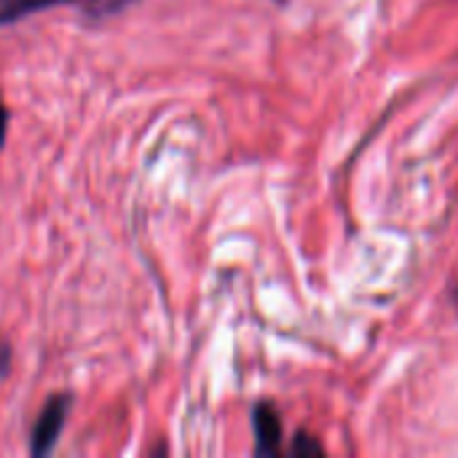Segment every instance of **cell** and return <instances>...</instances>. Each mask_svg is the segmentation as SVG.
<instances>
[{
	"mask_svg": "<svg viewBox=\"0 0 458 458\" xmlns=\"http://www.w3.org/2000/svg\"><path fill=\"white\" fill-rule=\"evenodd\" d=\"M290 454H293V456H322L325 451H322V445H319L314 437H309L306 432H298V437L293 440Z\"/></svg>",
	"mask_w": 458,
	"mask_h": 458,
	"instance_id": "cell-4",
	"label": "cell"
},
{
	"mask_svg": "<svg viewBox=\"0 0 458 458\" xmlns=\"http://www.w3.org/2000/svg\"><path fill=\"white\" fill-rule=\"evenodd\" d=\"M56 3H70V0H0V24L19 21L35 11H43Z\"/></svg>",
	"mask_w": 458,
	"mask_h": 458,
	"instance_id": "cell-3",
	"label": "cell"
},
{
	"mask_svg": "<svg viewBox=\"0 0 458 458\" xmlns=\"http://www.w3.org/2000/svg\"><path fill=\"white\" fill-rule=\"evenodd\" d=\"M5 129H8V110H5V102L0 97V148L5 142Z\"/></svg>",
	"mask_w": 458,
	"mask_h": 458,
	"instance_id": "cell-5",
	"label": "cell"
},
{
	"mask_svg": "<svg viewBox=\"0 0 458 458\" xmlns=\"http://www.w3.org/2000/svg\"><path fill=\"white\" fill-rule=\"evenodd\" d=\"M67 411H70V397L67 394H54L43 405V411H40V416H38V421L32 427V448H30L32 456H46L56 445L59 432H62V427L67 421Z\"/></svg>",
	"mask_w": 458,
	"mask_h": 458,
	"instance_id": "cell-1",
	"label": "cell"
},
{
	"mask_svg": "<svg viewBox=\"0 0 458 458\" xmlns=\"http://www.w3.org/2000/svg\"><path fill=\"white\" fill-rule=\"evenodd\" d=\"M252 427H255V448L263 456H276L282 451V421L274 405L260 403L252 411Z\"/></svg>",
	"mask_w": 458,
	"mask_h": 458,
	"instance_id": "cell-2",
	"label": "cell"
}]
</instances>
